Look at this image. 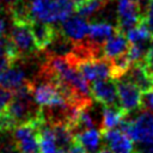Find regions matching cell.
Returning a JSON list of instances; mask_svg holds the SVG:
<instances>
[{
    "label": "cell",
    "mask_w": 153,
    "mask_h": 153,
    "mask_svg": "<svg viewBox=\"0 0 153 153\" xmlns=\"http://www.w3.org/2000/svg\"><path fill=\"white\" fill-rule=\"evenodd\" d=\"M26 7L31 20L53 25L66 20L75 10L73 0H27Z\"/></svg>",
    "instance_id": "6da1fadb"
},
{
    "label": "cell",
    "mask_w": 153,
    "mask_h": 153,
    "mask_svg": "<svg viewBox=\"0 0 153 153\" xmlns=\"http://www.w3.org/2000/svg\"><path fill=\"white\" fill-rule=\"evenodd\" d=\"M31 20H13L8 32V37L14 44L19 57H30L33 54L38 53L39 49L36 44L31 25Z\"/></svg>",
    "instance_id": "7a4b0ae2"
},
{
    "label": "cell",
    "mask_w": 153,
    "mask_h": 153,
    "mask_svg": "<svg viewBox=\"0 0 153 153\" xmlns=\"http://www.w3.org/2000/svg\"><path fill=\"white\" fill-rule=\"evenodd\" d=\"M43 122L42 116L13 129V137L20 153H39V129Z\"/></svg>",
    "instance_id": "3957f363"
},
{
    "label": "cell",
    "mask_w": 153,
    "mask_h": 153,
    "mask_svg": "<svg viewBox=\"0 0 153 153\" xmlns=\"http://www.w3.org/2000/svg\"><path fill=\"white\" fill-rule=\"evenodd\" d=\"M117 128L128 134L136 143L153 139V111L143 110L131 121L124 118Z\"/></svg>",
    "instance_id": "277c9868"
},
{
    "label": "cell",
    "mask_w": 153,
    "mask_h": 153,
    "mask_svg": "<svg viewBox=\"0 0 153 153\" xmlns=\"http://www.w3.org/2000/svg\"><path fill=\"white\" fill-rule=\"evenodd\" d=\"M82 76L87 81H97L103 79H109L111 76V60L106 57H93L73 62Z\"/></svg>",
    "instance_id": "5b68a950"
},
{
    "label": "cell",
    "mask_w": 153,
    "mask_h": 153,
    "mask_svg": "<svg viewBox=\"0 0 153 153\" xmlns=\"http://www.w3.org/2000/svg\"><path fill=\"white\" fill-rule=\"evenodd\" d=\"M120 106L128 114L141 109L142 91L126 76L116 79Z\"/></svg>",
    "instance_id": "8992f818"
},
{
    "label": "cell",
    "mask_w": 153,
    "mask_h": 153,
    "mask_svg": "<svg viewBox=\"0 0 153 153\" xmlns=\"http://www.w3.org/2000/svg\"><path fill=\"white\" fill-rule=\"evenodd\" d=\"M143 14L136 0H118L117 4V27L121 31L129 30L130 27L142 22Z\"/></svg>",
    "instance_id": "52a82bcc"
},
{
    "label": "cell",
    "mask_w": 153,
    "mask_h": 153,
    "mask_svg": "<svg viewBox=\"0 0 153 153\" xmlns=\"http://www.w3.org/2000/svg\"><path fill=\"white\" fill-rule=\"evenodd\" d=\"M91 96L97 100V103L104 106L117 105L118 91H117L116 80L109 78V79L93 81L91 86Z\"/></svg>",
    "instance_id": "ba28073f"
},
{
    "label": "cell",
    "mask_w": 153,
    "mask_h": 153,
    "mask_svg": "<svg viewBox=\"0 0 153 153\" xmlns=\"http://www.w3.org/2000/svg\"><path fill=\"white\" fill-rule=\"evenodd\" d=\"M20 60L22 59L17 60L10 67L0 72V86L11 91H16L30 81L27 80L26 71L20 63Z\"/></svg>",
    "instance_id": "9c48e42d"
},
{
    "label": "cell",
    "mask_w": 153,
    "mask_h": 153,
    "mask_svg": "<svg viewBox=\"0 0 153 153\" xmlns=\"http://www.w3.org/2000/svg\"><path fill=\"white\" fill-rule=\"evenodd\" d=\"M103 139L109 149L114 153H135L133 140L120 128L102 131Z\"/></svg>",
    "instance_id": "30bf717a"
},
{
    "label": "cell",
    "mask_w": 153,
    "mask_h": 153,
    "mask_svg": "<svg viewBox=\"0 0 153 153\" xmlns=\"http://www.w3.org/2000/svg\"><path fill=\"white\" fill-rule=\"evenodd\" d=\"M90 24L81 16H71L61 23V32L72 42L78 43L85 39L88 33Z\"/></svg>",
    "instance_id": "8fae6325"
},
{
    "label": "cell",
    "mask_w": 153,
    "mask_h": 153,
    "mask_svg": "<svg viewBox=\"0 0 153 153\" xmlns=\"http://www.w3.org/2000/svg\"><path fill=\"white\" fill-rule=\"evenodd\" d=\"M130 47V42L127 38L124 31L117 30L111 37H109L103 43V56L112 60L116 59L128 51Z\"/></svg>",
    "instance_id": "7c38bea8"
},
{
    "label": "cell",
    "mask_w": 153,
    "mask_h": 153,
    "mask_svg": "<svg viewBox=\"0 0 153 153\" xmlns=\"http://www.w3.org/2000/svg\"><path fill=\"white\" fill-rule=\"evenodd\" d=\"M30 25L39 51L47 49L49 44L54 41L56 35L59 33V29H56L53 24H47L38 20H31Z\"/></svg>",
    "instance_id": "4fadbf2b"
},
{
    "label": "cell",
    "mask_w": 153,
    "mask_h": 153,
    "mask_svg": "<svg viewBox=\"0 0 153 153\" xmlns=\"http://www.w3.org/2000/svg\"><path fill=\"white\" fill-rule=\"evenodd\" d=\"M124 76L129 79L133 84H135L142 91V93L153 87V74H151V72L147 69L143 61L133 63V66Z\"/></svg>",
    "instance_id": "5bb4252c"
},
{
    "label": "cell",
    "mask_w": 153,
    "mask_h": 153,
    "mask_svg": "<svg viewBox=\"0 0 153 153\" xmlns=\"http://www.w3.org/2000/svg\"><path fill=\"white\" fill-rule=\"evenodd\" d=\"M74 137L75 142H78L87 153H97L100 147L103 134L96 128H90L75 134Z\"/></svg>",
    "instance_id": "9a60e30c"
},
{
    "label": "cell",
    "mask_w": 153,
    "mask_h": 153,
    "mask_svg": "<svg viewBox=\"0 0 153 153\" xmlns=\"http://www.w3.org/2000/svg\"><path fill=\"white\" fill-rule=\"evenodd\" d=\"M128 112L123 110L121 106H104L102 110V123H100V131L110 130L117 128L121 122L126 118Z\"/></svg>",
    "instance_id": "2e32d148"
},
{
    "label": "cell",
    "mask_w": 153,
    "mask_h": 153,
    "mask_svg": "<svg viewBox=\"0 0 153 153\" xmlns=\"http://www.w3.org/2000/svg\"><path fill=\"white\" fill-rule=\"evenodd\" d=\"M118 30L117 26H114L109 22H94L90 24L88 27V39L103 45V43L111 37Z\"/></svg>",
    "instance_id": "e0dca14e"
},
{
    "label": "cell",
    "mask_w": 153,
    "mask_h": 153,
    "mask_svg": "<svg viewBox=\"0 0 153 153\" xmlns=\"http://www.w3.org/2000/svg\"><path fill=\"white\" fill-rule=\"evenodd\" d=\"M19 54L8 36L0 37V72L19 60Z\"/></svg>",
    "instance_id": "ac0fdd59"
},
{
    "label": "cell",
    "mask_w": 153,
    "mask_h": 153,
    "mask_svg": "<svg viewBox=\"0 0 153 153\" xmlns=\"http://www.w3.org/2000/svg\"><path fill=\"white\" fill-rule=\"evenodd\" d=\"M59 151L53 126L47 121L39 129V153H56Z\"/></svg>",
    "instance_id": "d6986e66"
},
{
    "label": "cell",
    "mask_w": 153,
    "mask_h": 153,
    "mask_svg": "<svg viewBox=\"0 0 153 153\" xmlns=\"http://www.w3.org/2000/svg\"><path fill=\"white\" fill-rule=\"evenodd\" d=\"M126 36H127V38L129 39L130 43L151 42V39L153 38V35L149 32V30L143 24V22H141L140 24H137V25L130 27L129 30H127Z\"/></svg>",
    "instance_id": "ffe728a7"
},
{
    "label": "cell",
    "mask_w": 153,
    "mask_h": 153,
    "mask_svg": "<svg viewBox=\"0 0 153 153\" xmlns=\"http://www.w3.org/2000/svg\"><path fill=\"white\" fill-rule=\"evenodd\" d=\"M108 1L106 0H86L82 5L78 6L75 10L79 16L86 18L93 16L96 12H98Z\"/></svg>",
    "instance_id": "44dd1931"
},
{
    "label": "cell",
    "mask_w": 153,
    "mask_h": 153,
    "mask_svg": "<svg viewBox=\"0 0 153 153\" xmlns=\"http://www.w3.org/2000/svg\"><path fill=\"white\" fill-rule=\"evenodd\" d=\"M148 50V44L147 42H140V43H130V47L127 51L130 61L133 63H137V62H142L146 53Z\"/></svg>",
    "instance_id": "7402d4cb"
},
{
    "label": "cell",
    "mask_w": 153,
    "mask_h": 153,
    "mask_svg": "<svg viewBox=\"0 0 153 153\" xmlns=\"http://www.w3.org/2000/svg\"><path fill=\"white\" fill-rule=\"evenodd\" d=\"M12 14L8 7H0V37L8 36L11 25H12Z\"/></svg>",
    "instance_id": "603a6c76"
},
{
    "label": "cell",
    "mask_w": 153,
    "mask_h": 153,
    "mask_svg": "<svg viewBox=\"0 0 153 153\" xmlns=\"http://www.w3.org/2000/svg\"><path fill=\"white\" fill-rule=\"evenodd\" d=\"M12 97H13V91L0 86V114L7 109L8 104L12 100Z\"/></svg>",
    "instance_id": "cb8c5ba5"
},
{
    "label": "cell",
    "mask_w": 153,
    "mask_h": 153,
    "mask_svg": "<svg viewBox=\"0 0 153 153\" xmlns=\"http://www.w3.org/2000/svg\"><path fill=\"white\" fill-rule=\"evenodd\" d=\"M142 22L143 24L147 26V29L149 30V32L153 35V0L149 1L147 8H146V12L143 14V18H142Z\"/></svg>",
    "instance_id": "d4e9b609"
},
{
    "label": "cell",
    "mask_w": 153,
    "mask_h": 153,
    "mask_svg": "<svg viewBox=\"0 0 153 153\" xmlns=\"http://www.w3.org/2000/svg\"><path fill=\"white\" fill-rule=\"evenodd\" d=\"M141 109L153 111V87L142 93L141 99Z\"/></svg>",
    "instance_id": "484cf974"
},
{
    "label": "cell",
    "mask_w": 153,
    "mask_h": 153,
    "mask_svg": "<svg viewBox=\"0 0 153 153\" xmlns=\"http://www.w3.org/2000/svg\"><path fill=\"white\" fill-rule=\"evenodd\" d=\"M143 63L147 67V69L151 72V74H153V38L149 42L148 45V50L146 53V56L143 59Z\"/></svg>",
    "instance_id": "4316f807"
},
{
    "label": "cell",
    "mask_w": 153,
    "mask_h": 153,
    "mask_svg": "<svg viewBox=\"0 0 153 153\" xmlns=\"http://www.w3.org/2000/svg\"><path fill=\"white\" fill-rule=\"evenodd\" d=\"M136 153H153V139L146 140L143 142H139L135 148Z\"/></svg>",
    "instance_id": "83f0119b"
},
{
    "label": "cell",
    "mask_w": 153,
    "mask_h": 153,
    "mask_svg": "<svg viewBox=\"0 0 153 153\" xmlns=\"http://www.w3.org/2000/svg\"><path fill=\"white\" fill-rule=\"evenodd\" d=\"M56 153H87L78 142H74V145L69 149H59Z\"/></svg>",
    "instance_id": "f1b7e54d"
},
{
    "label": "cell",
    "mask_w": 153,
    "mask_h": 153,
    "mask_svg": "<svg viewBox=\"0 0 153 153\" xmlns=\"http://www.w3.org/2000/svg\"><path fill=\"white\" fill-rule=\"evenodd\" d=\"M5 5H6V7H11V6H13L16 2H18L19 0H1Z\"/></svg>",
    "instance_id": "f546056e"
},
{
    "label": "cell",
    "mask_w": 153,
    "mask_h": 153,
    "mask_svg": "<svg viewBox=\"0 0 153 153\" xmlns=\"http://www.w3.org/2000/svg\"><path fill=\"white\" fill-rule=\"evenodd\" d=\"M85 1H86V0H73V2H74V5H75V8H76L78 6H80V5H82Z\"/></svg>",
    "instance_id": "4dcf8cb0"
},
{
    "label": "cell",
    "mask_w": 153,
    "mask_h": 153,
    "mask_svg": "<svg viewBox=\"0 0 153 153\" xmlns=\"http://www.w3.org/2000/svg\"><path fill=\"white\" fill-rule=\"evenodd\" d=\"M97 153H114L111 149H109V148H102V149H99Z\"/></svg>",
    "instance_id": "1f68e13d"
},
{
    "label": "cell",
    "mask_w": 153,
    "mask_h": 153,
    "mask_svg": "<svg viewBox=\"0 0 153 153\" xmlns=\"http://www.w3.org/2000/svg\"><path fill=\"white\" fill-rule=\"evenodd\" d=\"M1 2H2V1H1V0H0V7H1Z\"/></svg>",
    "instance_id": "d6a6232c"
},
{
    "label": "cell",
    "mask_w": 153,
    "mask_h": 153,
    "mask_svg": "<svg viewBox=\"0 0 153 153\" xmlns=\"http://www.w3.org/2000/svg\"><path fill=\"white\" fill-rule=\"evenodd\" d=\"M135 153H136V152H135Z\"/></svg>",
    "instance_id": "836d02e7"
},
{
    "label": "cell",
    "mask_w": 153,
    "mask_h": 153,
    "mask_svg": "<svg viewBox=\"0 0 153 153\" xmlns=\"http://www.w3.org/2000/svg\"><path fill=\"white\" fill-rule=\"evenodd\" d=\"M0 153H1V152H0Z\"/></svg>",
    "instance_id": "e575fe53"
},
{
    "label": "cell",
    "mask_w": 153,
    "mask_h": 153,
    "mask_svg": "<svg viewBox=\"0 0 153 153\" xmlns=\"http://www.w3.org/2000/svg\"><path fill=\"white\" fill-rule=\"evenodd\" d=\"M106 1H108V0H106Z\"/></svg>",
    "instance_id": "d590c367"
}]
</instances>
